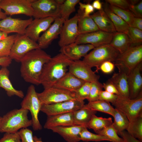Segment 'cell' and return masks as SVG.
<instances>
[{
    "instance_id": "1",
    "label": "cell",
    "mask_w": 142,
    "mask_h": 142,
    "mask_svg": "<svg viewBox=\"0 0 142 142\" xmlns=\"http://www.w3.org/2000/svg\"><path fill=\"white\" fill-rule=\"evenodd\" d=\"M51 58L40 48L29 52L21 60V76L24 81L33 85L40 84L39 79L44 65Z\"/></svg>"
},
{
    "instance_id": "2",
    "label": "cell",
    "mask_w": 142,
    "mask_h": 142,
    "mask_svg": "<svg viewBox=\"0 0 142 142\" xmlns=\"http://www.w3.org/2000/svg\"><path fill=\"white\" fill-rule=\"evenodd\" d=\"M73 61L60 53L51 58L44 65L40 77L44 88L53 87L67 73Z\"/></svg>"
},
{
    "instance_id": "3",
    "label": "cell",
    "mask_w": 142,
    "mask_h": 142,
    "mask_svg": "<svg viewBox=\"0 0 142 142\" xmlns=\"http://www.w3.org/2000/svg\"><path fill=\"white\" fill-rule=\"evenodd\" d=\"M28 110L21 108L8 112L2 117L0 132L14 133L19 129L32 126V120L28 116Z\"/></svg>"
},
{
    "instance_id": "4",
    "label": "cell",
    "mask_w": 142,
    "mask_h": 142,
    "mask_svg": "<svg viewBox=\"0 0 142 142\" xmlns=\"http://www.w3.org/2000/svg\"><path fill=\"white\" fill-rule=\"evenodd\" d=\"M142 45H133L127 50L119 54L114 62L119 70L128 75L138 64L142 62Z\"/></svg>"
},
{
    "instance_id": "5",
    "label": "cell",
    "mask_w": 142,
    "mask_h": 142,
    "mask_svg": "<svg viewBox=\"0 0 142 142\" xmlns=\"http://www.w3.org/2000/svg\"><path fill=\"white\" fill-rule=\"evenodd\" d=\"M119 54L110 44H108L95 48L83 60L91 68L96 67L98 70L103 62L108 61L114 62Z\"/></svg>"
},
{
    "instance_id": "6",
    "label": "cell",
    "mask_w": 142,
    "mask_h": 142,
    "mask_svg": "<svg viewBox=\"0 0 142 142\" xmlns=\"http://www.w3.org/2000/svg\"><path fill=\"white\" fill-rule=\"evenodd\" d=\"M34 86L32 84L28 88L25 96L21 103V108L30 111L32 116V126L34 130L42 128L38 118L39 113L42 105L38 97Z\"/></svg>"
},
{
    "instance_id": "7",
    "label": "cell",
    "mask_w": 142,
    "mask_h": 142,
    "mask_svg": "<svg viewBox=\"0 0 142 142\" xmlns=\"http://www.w3.org/2000/svg\"><path fill=\"white\" fill-rule=\"evenodd\" d=\"M115 108L123 112L131 122L142 114V93L137 98L131 99L119 96L112 104Z\"/></svg>"
},
{
    "instance_id": "8",
    "label": "cell",
    "mask_w": 142,
    "mask_h": 142,
    "mask_svg": "<svg viewBox=\"0 0 142 142\" xmlns=\"http://www.w3.org/2000/svg\"><path fill=\"white\" fill-rule=\"evenodd\" d=\"M37 94L42 105L77 100L74 93L54 87L44 88Z\"/></svg>"
},
{
    "instance_id": "9",
    "label": "cell",
    "mask_w": 142,
    "mask_h": 142,
    "mask_svg": "<svg viewBox=\"0 0 142 142\" xmlns=\"http://www.w3.org/2000/svg\"><path fill=\"white\" fill-rule=\"evenodd\" d=\"M40 48L37 42L25 34H18L11 48L9 57L12 60L20 62L21 59L29 52Z\"/></svg>"
},
{
    "instance_id": "10",
    "label": "cell",
    "mask_w": 142,
    "mask_h": 142,
    "mask_svg": "<svg viewBox=\"0 0 142 142\" xmlns=\"http://www.w3.org/2000/svg\"><path fill=\"white\" fill-rule=\"evenodd\" d=\"M35 18L61 17L60 6L55 0H34L32 3Z\"/></svg>"
},
{
    "instance_id": "11",
    "label": "cell",
    "mask_w": 142,
    "mask_h": 142,
    "mask_svg": "<svg viewBox=\"0 0 142 142\" xmlns=\"http://www.w3.org/2000/svg\"><path fill=\"white\" fill-rule=\"evenodd\" d=\"M34 0H1L2 9L7 15L23 14L31 17L33 10L32 6Z\"/></svg>"
},
{
    "instance_id": "12",
    "label": "cell",
    "mask_w": 142,
    "mask_h": 142,
    "mask_svg": "<svg viewBox=\"0 0 142 142\" xmlns=\"http://www.w3.org/2000/svg\"><path fill=\"white\" fill-rule=\"evenodd\" d=\"M84 101L77 100L67 101L57 103L42 105L40 111L47 116L73 112L82 107Z\"/></svg>"
},
{
    "instance_id": "13",
    "label": "cell",
    "mask_w": 142,
    "mask_h": 142,
    "mask_svg": "<svg viewBox=\"0 0 142 142\" xmlns=\"http://www.w3.org/2000/svg\"><path fill=\"white\" fill-rule=\"evenodd\" d=\"M77 14L72 18L64 21L58 42L60 48L75 42L79 34Z\"/></svg>"
},
{
    "instance_id": "14",
    "label": "cell",
    "mask_w": 142,
    "mask_h": 142,
    "mask_svg": "<svg viewBox=\"0 0 142 142\" xmlns=\"http://www.w3.org/2000/svg\"><path fill=\"white\" fill-rule=\"evenodd\" d=\"M83 60L73 61L69 65V72L85 82L92 83L98 81L100 76Z\"/></svg>"
},
{
    "instance_id": "15",
    "label": "cell",
    "mask_w": 142,
    "mask_h": 142,
    "mask_svg": "<svg viewBox=\"0 0 142 142\" xmlns=\"http://www.w3.org/2000/svg\"><path fill=\"white\" fill-rule=\"evenodd\" d=\"M113 33L99 30L83 34H79L75 42L78 44H90L95 47L109 44Z\"/></svg>"
},
{
    "instance_id": "16",
    "label": "cell",
    "mask_w": 142,
    "mask_h": 142,
    "mask_svg": "<svg viewBox=\"0 0 142 142\" xmlns=\"http://www.w3.org/2000/svg\"><path fill=\"white\" fill-rule=\"evenodd\" d=\"M33 20L32 18L22 19L7 17L0 21V31L7 34L15 33L19 35L24 34L27 28Z\"/></svg>"
},
{
    "instance_id": "17",
    "label": "cell",
    "mask_w": 142,
    "mask_h": 142,
    "mask_svg": "<svg viewBox=\"0 0 142 142\" xmlns=\"http://www.w3.org/2000/svg\"><path fill=\"white\" fill-rule=\"evenodd\" d=\"M55 19L52 17L35 18L27 28L25 34L37 42L40 34L45 31Z\"/></svg>"
},
{
    "instance_id": "18",
    "label": "cell",
    "mask_w": 142,
    "mask_h": 142,
    "mask_svg": "<svg viewBox=\"0 0 142 142\" xmlns=\"http://www.w3.org/2000/svg\"><path fill=\"white\" fill-rule=\"evenodd\" d=\"M64 21L61 17L56 18L53 23L40 36L37 41L40 49L48 48L52 42L58 37Z\"/></svg>"
},
{
    "instance_id": "19",
    "label": "cell",
    "mask_w": 142,
    "mask_h": 142,
    "mask_svg": "<svg viewBox=\"0 0 142 142\" xmlns=\"http://www.w3.org/2000/svg\"><path fill=\"white\" fill-rule=\"evenodd\" d=\"M142 64L141 62L127 75L129 92V98L135 99L142 93V77L141 74Z\"/></svg>"
},
{
    "instance_id": "20",
    "label": "cell",
    "mask_w": 142,
    "mask_h": 142,
    "mask_svg": "<svg viewBox=\"0 0 142 142\" xmlns=\"http://www.w3.org/2000/svg\"><path fill=\"white\" fill-rule=\"evenodd\" d=\"M95 48L91 44H78L74 43L61 47L60 51L69 59L74 61L84 57L89 51Z\"/></svg>"
},
{
    "instance_id": "21",
    "label": "cell",
    "mask_w": 142,
    "mask_h": 142,
    "mask_svg": "<svg viewBox=\"0 0 142 142\" xmlns=\"http://www.w3.org/2000/svg\"><path fill=\"white\" fill-rule=\"evenodd\" d=\"M84 127L77 125L57 126L50 130L59 135L67 142H78L80 140V133Z\"/></svg>"
},
{
    "instance_id": "22",
    "label": "cell",
    "mask_w": 142,
    "mask_h": 142,
    "mask_svg": "<svg viewBox=\"0 0 142 142\" xmlns=\"http://www.w3.org/2000/svg\"><path fill=\"white\" fill-rule=\"evenodd\" d=\"M85 82L68 72L59 80L53 87L74 93Z\"/></svg>"
},
{
    "instance_id": "23",
    "label": "cell",
    "mask_w": 142,
    "mask_h": 142,
    "mask_svg": "<svg viewBox=\"0 0 142 142\" xmlns=\"http://www.w3.org/2000/svg\"><path fill=\"white\" fill-rule=\"evenodd\" d=\"M73 112L47 116L44 128L50 129L55 127L75 125L73 118Z\"/></svg>"
},
{
    "instance_id": "24",
    "label": "cell",
    "mask_w": 142,
    "mask_h": 142,
    "mask_svg": "<svg viewBox=\"0 0 142 142\" xmlns=\"http://www.w3.org/2000/svg\"><path fill=\"white\" fill-rule=\"evenodd\" d=\"M7 68L2 67L0 69V87L4 90L8 97L15 95L23 98V92L15 89L11 83L9 78L10 71Z\"/></svg>"
},
{
    "instance_id": "25",
    "label": "cell",
    "mask_w": 142,
    "mask_h": 142,
    "mask_svg": "<svg viewBox=\"0 0 142 142\" xmlns=\"http://www.w3.org/2000/svg\"><path fill=\"white\" fill-rule=\"evenodd\" d=\"M90 16L100 30L111 33L116 32L113 23L103 8Z\"/></svg>"
},
{
    "instance_id": "26",
    "label": "cell",
    "mask_w": 142,
    "mask_h": 142,
    "mask_svg": "<svg viewBox=\"0 0 142 142\" xmlns=\"http://www.w3.org/2000/svg\"><path fill=\"white\" fill-rule=\"evenodd\" d=\"M97 111L91 109L86 104L73 112V118L75 125L87 128L88 124Z\"/></svg>"
},
{
    "instance_id": "27",
    "label": "cell",
    "mask_w": 142,
    "mask_h": 142,
    "mask_svg": "<svg viewBox=\"0 0 142 142\" xmlns=\"http://www.w3.org/2000/svg\"><path fill=\"white\" fill-rule=\"evenodd\" d=\"M77 14L79 35L100 30L90 16H83L82 12L79 9L78 11Z\"/></svg>"
},
{
    "instance_id": "28",
    "label": "cell",
    "mask_w": 142,
    "mask_h": 142,
    "mask_svg": "<svg viewBox=\"0 0 142 142\" xmlns=\"http://www.w3.org/2000/svg\"><path fill=\"white\" fill-rule=\"evenodd\" d=\"M109 44L119 54L125 52L132 46L130 39L126 34L117 32L113 33Z\"/></svg>"
},
{
    "instance_id": "29",
    "label": "cell",
    "mask_w": 142,
    "mask_h": 142,
    "mask_svg": "<svg viewBox=\"0 0 142 142\" xmlns=\"http://www.w3.org/2000/svg\"><path fill=\"white\" fill-rule=\"evenodd\" d=\"M109 79L117 89L119 93V96L129 98L127 75L126 73L120 72L115 73Z\"/></svg>"
},
{
    "instance_id": "30",
    "label": "cell",
    "mask_w": 142,
    "mask_h": 142,
    "mask_svg": "<svg viewBox=\"0 0 142 142\" xmlns=\"http://www.w3.org/2000/svg\"><path fill=\"white\" fill-rule=\"evenodd\" d=\"M104 5L103 9L113 23L116 31L127 34L129 27L128 24L111 10L108 3H106Z\"/></svg>"
},
{
    "instance_id": "31",
    "label": "cell",
    "mask_w": 142,
    "mask_h": 142,
    "mask_svg": "<svg viewBox=\"0 0 142 142\" xmlns=\"http://www.w3.org/2000/svg\"><path fill=\"white\" fill-rule=\"evenodd\" d=\"M113 122L111 117L107 118L99 117L94 115L88 124L87 128L93 129L98 134L106 127L111 125Z\"/></svg>"
},
{
    "instance_id": "32",
    "label": "cell",
    "mask_w": 142,
    "mask_h": 142,
    "mask_svg": "<svg viewBox=\"0 0 142 142\" xmlns=\"http://www.w3.org/2000/svg\"><path fill=\"white\" fill-rule=\"evenodd\" d=\"M113 117L114 121L112 125L118 134L126 130L129 122L127 118L123 112L115 108Z\"/></svg>"
},
{
    "instance_id": "33",
    "label": "cell",
    "mask_w": 142,
    "mask_h": 142,
    "mask_svg": "<svg viewBox=\"0 0 142 142\" xmlns=\"http://www.w3.org/2000/svg\"><path fill=\"white\" fill-rule=\"evenodd\" d=\"M126 130L131 135L142 142V114L129 122Z\"/></svg>"
},
{
    "instance_id": "34",
    "label": "cell",
    "mask_w": 142,
    "mask_h": 142,
    "mask_svg": "<svg viewBox=\"0 0 142 142\" xmlns=\"http://www.w3.org/2000/svg\"><path fill=\"white\" fill-rule=\"evenodd\" d=\"M87 105L93 110L104 113L113 116L114 108L111 105L110 103L98 100L89 102Z\"/></svg>"
},
{
    "instance_id": "35",
    "label": "cell",
    "mask_w": 142,
    "mask_h": 142,
    "mask_svg": "<svg viewBox=\"0 0 142 142\" xmlns=\"http://www.w3.org/2000/svg\"><path fill=\"white\" fill-rule=\"evenodd\" d=\"M18 34L8 36L0 40V57L9 56L11 50Z\"/></svg>"
},
{
    "instance_id": "36",
    "label": "cell",
    "mask_w": 142,
    "mask_h": 142,
    "mask_svg": "<svg viewBox=\"0 0 142 142\" xmlns=\"http://www.w3.org/2000/svg\"><path fill=\"white\" fill-rule=\"evenodd\" d=\"M80 1V0H65L64 3L60 6L61 17L64 21L69 19L70 15L75 11V6Z\"/></svg>"
},
{
    "instance_id": "37",
    "label": "cell",
    "mask_w": 142,
    "mask_h": 142,
    "mask_svg": "<svg viewBox=\"0 0 142 142\" xmlns=\"http://www.w3.org/2000/svg\"><path fill=\"white\" fill-rule=\"evenodd\" d=\"M80 140L86 142L106 141L113 142L111 139L106 136L90 132L85 127H84L80 133Z\"/></svg>"
},
{
    "instance_id": "38",
    "label": "cell",
    "mask_w": 142,
    "mask_h": 142,
    "mask_svg": "<svg viewBox=\"0 0 142 142\" xmlns=\"http://www.w3.org/2000/svg\"><path fill=\"white\" fill-rule=\"evenodd\" d=\"M109 6L113 12L124 20L129 27L130 26L134 17L129 10L124 9L109 4Z\"/></svg>"
},
{
    "instance_id": "39",
    "label": "cell",
    "mask_w": 142,
    "mask_h": 142,
    "mask_svg": "<svg viewBox=\"0 0 142 142\" xmlns=\"http://www.w3.org/2000/svg\"><path fill=\"white\" fill-rule=\"evenodd\" d=\"M103 88V84L98 81L91 83L89 94L87 99L89 102L98 100L100 93Z\"/></svg>"
},
{
    "instance_id": "40",
    "label": "cell",
    "mask_w": 142,
    "mask_h": 142,
    "mask_svg": "<svg viewBox=\"0 0 142 142\" xmlns=\"http://www.w3.org/2000/svg\"><path fill=\"white\" fill-rule=\"evenodd\" d=\"M130 38L132 46L141 44L142 42V31L129 27L127 34Z\"/></svg>"
},
{
    "instance_id": "41",
    "label": "cell",
    "mask_w": 142,
    "mask_h": 142,
    "mask_svg": "<svg viewBox=\"0 0 142 142\" xmlns=\"http://www.w3.org/2000/svg\"><path fill=\"white\" fill-rule=\"evenodd\" d=\"M98 134L109 138L113 142H123V139L118 136L117 131L112 124L105 128Z\"/></svg>"
},
{
    "instance_id": "42",
    "label": "cell",
    "mask_w": 142,
    "mask_h": 142,
    "mask_svg": "<svg viewBox=\"0 0 142 142\" xmlns=\"http://www.w3.org/2000/svg\"><path fill=\"white\" fill-rule=\"evenodd\" d=\"M91 83L85 82L74 93L77 100L83 101L87 99L89 94Z\"/></svg>"
},
{
    "instance_id": "43",
    "label": "cell",
    "mask_w": 142,
    "mask_h": 142,
    "mask_svg": "<svg viewBox=\"0 0 142 142\" xmlns=\"http://www.w3.org/2000/svg\"><path fill=\"white\" fill-rule=\"evenodd\" d=\"M21 142H35L32 131L27 128H22L19 131Z\"/></svg>"
},
{
    "instance_id": "44",
    "label": "cell",
    "mask_w": 142,
    "mask_h": 142,
    "mask_svg": "<svg viewBox=\"0 0 142 142\" xmlns=\"http://www.w3.org/2000/svg\"><path fill=\"white\" fill-rule=\"evenodd\" d=\"M106 3L124 9L129 10L131 5L129 0H106ZM130 11V10H129Z\"/></svg>"
},
{
    "instance_id": "45",
    "label": "cell",
    "mask_w": 142,
    "mask_h": 142,
    "mask_svg": "<svg viewBox=\"0 0 142 142\" xmlns=\"http://www.w3.org/2000/svg\"><path fill=\"white\" fill-rule=\"evenodd\" d=\"M0 142H21L19 131L14 133H5Z\"/></svg>"
},
{
    "instance_id": "46",
    "label": "cell",
    "mask_w": 142,
    "mask_h": 142,
    "mask_svg": "<svg viewBox=\"0 0 142 142\" xmlns=\"http://www.w3.org/2000/svg\"><path fill=\"white\" fill-rule=\"evenodd\" d=\"M118 97L116 94L102 90L100 93L98 100L105 101L113 104L116 101Z\"/></svg>"
},
{
    "instance_id": "47",
    "label": "cell",
    "mask_w": 142,
    "mask_h": 142,
    "mask_svg": "<svg viewBox=\"0 0 142 142\" xmlns=\"http://www.w3.org/2000/svg\"><path fill=\"white\" fill-rule=\"evenodd\" d=\"M115 64L113 62L106 61L102 63L100 65L99 70L103 73L109 74L112 73L115 68Z\"/></svg>"
},
{
    "instance_id": "48",
    "label": "cell",
    "mask_w": 142,
    "mask_h": 142,
    "mask_svg": "<svg viewBox=\"0 0 142 142\" xmlns=\"http://www.w3.org/2000/svg\"><path fill=\"white\" fill-rule=\"evenodd\" d=\"M129 10L134 17L142 18V1L135 4L131 5Z\"/></svg>"
},
{
    "instance_id": "49",
    "label": "cell",
    "mask_w": 142,
    "mask_h": 142,
    "mask_svg": "<svg viewBox=\"0 0 142 142\" xmlns=\"http://www.w3.org/2000/svg\"><path fill=\"white\" fill-rule=\"evenodd\" d=\"M79 9L83 12V16H89L90 14L94 12V9L92 4L89 3H83L80 2L79 3Z\"/></svg>"
},
{
    "instance_id": "50",
    "label": "cell",
    "mask_w": 142,
    "mask_h": 142,
    "mask_svg": "<svg viewBox=\"0 0 142 142\" xmlns=\"http://www.w3.org/2000/svg\"><path fill=\"white\" fill-rule=\"evenodd\" d=\"M103 87L105 91L119 96V93L116 87L109 79L103 84Z\"/></svg>"
},
{
    "instance_id": "51",
    "label": "cell",
    "mask_w": 142,
    "mask_h": 142,
    "mask_svg": "<svg viewBox=\"0 0 142 142\" xmlns=\"http://www.w3.org/2000/svg\"><path fill=\"white\" fill-rule=\"evenodd\" d=\"M118 134L123 139V142H141L131 135L125 130L120 132Z\"/></svg>"
},
{
    "instance_id": "52",
    "label": "cell",
    "mask_w": 142,
    "mask_h": 142,
    "mask_svg": "<svg viewBox=\"0 0 142 142\" xmlns=\"http://www.w3.org/2000/svg\"><path fill=\"white\" fill-rule=\"evenodd\" d=\"M130 27L142 31V18L134 17Z\"/></svg>"
},
{
    "instance_id": "53",
    "label": "cell",
    "mask_w": 142,
    "mask_h": 142,
    "mask_svg": "<svg viewBox=\"0 0 142 142\" xmlns=\"http://www.w3.org/2000/svg\"><path fill=\"white\" fill-rule=\"evenodd\" d=\"M12 61L9 57H0V66L2 67H7L11 64Z\"/></svg>"
},
{
    "instance_id": "54",
    "label": "cell",
    "mask_w": 142,
    "mask_h": 142,
    "mask_svg": "<svg viewBox=\"0 0 142 142\" xmlns=\"http://www.w3.org/2000/svg\"><path fill=\"white\" fill-rule=\"evenodd\" d=\"M92 5L94 9L98 11L100 10L103 8L102 3L99 0L94 1Z\"/></svg>"
},
{
    "instance_id": "55",
    "label": "cell",
    "mask_w": 142,
    "mask_h": 142,
    "mask_svg": "<svg viewBox=\"0 0 142 142\" xmlns=\"http://www.w3.org/2000/svg\"><path fill=\"white\" fill-rule=\"evenodd\" d=\"M8 34L0 31V40L6 38Z\"/></svg>"
},
{
    "instance_id": "56",
    "label": "cell",
    "mask_w": 142,
    "mask_h": 142,
    "mask_svg": "<svg viewBox=\"0 0 142 142\" xmlns=\"http://www.w3.org/2000/svg\"><path fill=\"white\" fill-rule=\"evenodd\" d=\"M7 15L4 12H0V19H2L7 17Z\"/></svg>"
},
{
    "instance_id": "57",
    "label": "cell",
    "mask_w": 142,
    "mask_h": 142,
    "mask_svg": "<svg viewBox=\"0 0 142 142\" xmlns=\"http://www.w3.org/2000/svg\"><path fill=\"white\" fill-rule=\"evenodd\" d=\"M65 0H55L56 3L59 5H61L63 4Z\"/></svg>"
},
{
    "instance_id": "58",
    "label": "cell",
    "mask_w": 142,
    "mask_h": 142,
    "mask_svg": "<svg viewBox=\"0 0 142 142\" xmlns=\"http://www.w3.org/2000/svg\"><path fill=\"white\" fill-rule=\"evenodd\" d=\"M1 0H0V12H2V11H1L2 9L1 8V4H0Z\"/></svg>"
},
{
    "instance_id": "59",
    "label": "cell",
    "mask_w": 142,
    "mask_h": 142,
    "mask_svg": "<svg viewBox=\"0 0 142 142\" xmlns=\"http://www.w3.org/2000/svg\"><path fill=\"white\" fill-rule=\"evenodd\" d=\"M2 118V117L0 116V122L1 121Z\"/></svg>"
},
{
    "instance_id": "60",
    "label": "cell",
    "mask_w": 142,
    "mask_h": 142,
    "mask_svg": "<svg viewBox=\"0 0 142 142\" xmlns=\"http://www.w3.org/2000/svg\"><path fill=\"white\" fill-rule=\"evenodd\" d=\"M39 142H42V141H41L40 140V141H39Z\"/></svg>"
}]
</instances>
